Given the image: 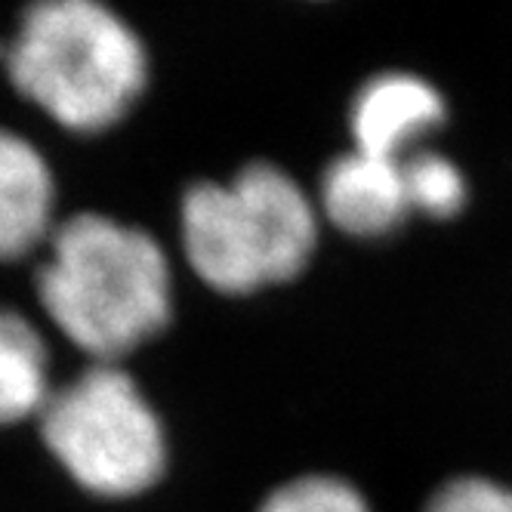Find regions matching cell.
<instances>
[{"label":"cell","mask_w":512,"mask_h":512,"mask_svg":"<svg viewBox=\"0 0 512 512\" xmlns=\"http://www.w3.org/2000/svg\"><path fill=\"white\" fill-rule=\"evenodd\" d=\"M38 297L65 340L115 364L170 321V263L149 232L78 213L50 235Z\"/></svg>","instance_id":"cell-1"},{"label":"cell","mask_w":512,"mask_h":512,"mask_svg":"<svg viewBox=\"0 0 512 512\" xmlns=\"http://www.w3.org/2000/svg\"><path fill=\"white\" fill-rule=\"evenodd\" d=\"M13 87L75 133L115 127L139 99L149 59L124 19L93 0L25 10L7 47Z\"/></svg>","instance_id":"cell-2"},{"label":"cell","mask_w":512,"mask_h":512,"mask_svg":"<svg viewBox=\"0 0 512 512\" xmlns=\"http://www.w3.org/2000/svg\"><path fill=\"white\" fill-rule=\"evenodd\" d=\"M318 244L306 192L272 164H250L232 182H198L182 198V247L195 275L241 297L297 278Z\"/></svg>","instance_id":"cell-3"},{"label":"cell","mask_w":512,"mask_h":512,"mask_svg":"<svg viewBox=\"0 0 512 512\" xmlns=\"http://www.w3.org/2000/svg\"><path fill=\"white\" fill-rule=\"evenodd\" d=\"M41 435L71 479L99 497L149 491L167 466L161 420L118 364H93L50 392Z\"/></svg>","instance_id":"cell-4"},{"label":"cell","mask_w":512,"mask_h":512,"mask_svg":"<svg viewBox=\"0 0 512 512\" xmlns=\"http://www.w3.org/2000/svg\"><path fill=\"white\" fill-rule=\"evenodd\" d=\"M321 207L346 235L380 238L405 223L411 213L401 161L364 152L337 158L321 176Z\"/></svg>","instance_id":"cell-5"},{"label":"cell","mask_w":512,"mask_h":512,"mask_svg":"<svg viewBox=\"0 0 512 512\" xmlns=\"http://www.w3.org/2000/svg\"><path fill=\"white\" fill-rule=\"evenodd\" d=\"M445 121V102L414 75H380L364 84L352 105V139L358 152L401 161L408 145Z\"/></svg>","instance_id":"cell-6"},{"label":"cell","mask_w":512,"mask_h":512,"mask_svg":"<svg viewBox=\"0 0 512 512\" xmlns=\"http://www.w3.org/2000/svg\"><path fill=\"white\" fill-rule=\"evenodd\" d=\"M56 186L44 155L0 127V263L22 260L53 235Z\"/></svg>","instance_id":"cell-7"},{"label":"cell","mask_w":512,"mask_h":512,"mask_svg":"<svg viewBox=\"0 0 512 512\" xmlns=\"http://www.w3.org/2000/svg\"><path fill=\"white\" fill-rule=\"evenodd\" d=\"M50 392V358L38 327L0 309V426L41 414Z\"/></svg>","instance_id":"cell-8"},{"label":"cell","mask_w":512,"mask_h":512,"mask_svg":"<svg viewBox=\"0 0 512 512\" xmlns=\"http://www.w3.org/2000/svg\"><path fill=\"white\" fill-rule=\"evenodd\" d=\"M401 179H405V195L411 210L448 219L460 213V207L466 204L463 173L442 155L417 152L411 158H401Z\"/></svg>","instance_id":"cell-9"},{"label":"cell","mask_w":512,"mask_h":512,"mask_svg":"<svg viewBox=\"0 0 512 512\" xmlns=\"http://www.w3.org/2000/svg\"><path fill=\"white\" fill-rule=\"evenodd\" d=\"M260 512H371L364 497L334 475H303L266 497Z\"/></svg>","instance_id":"cell-10"},{"label":"cell","mask_w":512,"mask_h":512,"mask_svg":"<svg viewBox=\"0 0 512 512\" xmlns=\"http://www.w3.org/2000/svg\"><path fill=\"white\" fill-rule=\"evenodd\" d=\"M426 512H512V488L482 475H463L438 491Z\"/></svg>","instance_id":"cell-11"},{"label":"cell","mask_w":512,"mask_h":512,"mask_svg":"<svg viewBox=\"0 0 512 512\" xmlns=\"http://www.w3.org/2000/svg\"><path fill=\"white\" fill-rule=\"evenodd\" d=\"M0 56H4V59H7V47H4V44H0Z\"/></svg>","instance_id":"cell-12"}]
</instances>
